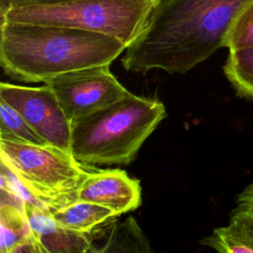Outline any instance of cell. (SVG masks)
<instances>
[{
  "mask_svg": "<svg viewBox=\"0 0 253 253\" xmlns=\"http://www.w3.org/2000/svg\"><path fill=\"white\" fill-rule=\"evenodd\" d=\"M250 0H159L138 37L126 48L123 66L145 73H186L224 47L227 32Z\"/></svg>",
  "mask_w": 253,
  "mask_h": 253,
  "instance_id": "6da1fadb",
  "label": "cell"
},
{
  "mask_svg": "<svg viewBox=\"0 0 253 253\" xmlns=\"http://www.w3.org/2000/svg\"><path fill=\"white\" fill-rule=\"evenodd\" d=\"M126 48L105 34L1 20L0 63L11 78L38 83L61 73L111 64Z\"/></svg>",
  "mask_w": 253,
  "mask_h": 253,
  "instance_id": "7a4b0ae2",
  "label": "cell"
},
{
  "mask_svg": "<svg viewBox=\"0 0 253 253\" xmlns=\"http://www.w3.org/2000/svg\"><path fill=\"white\" fill-rule=\"evenodd\" d=\"M165 116L161 102L128 92L71 123V153L83 164H128Z\"/></svg>",
  "mask_w": 253,
  "mask_h": 253,
  "instance_id": "3957f363",
  "label": "cell"
},
{
  "mask_svg": "<svg viewBox=\"0 0 253 253\" xmlns=\"http://www.w3.org/2000/svg\"><path fill=\"white\" fill-rule=\"evenodd\" d=\"M159 0H58L0 10L3 21L68 27L105 34L126 47L138 37Z\"/></svg>",
  "mask_w": 253,
  "mask_h": 253,
  "instance_id": "277c9868",
  "label": "cell"
},
{
  "mask_svg": "<svg viewBox=\"0 0 253 253\" xmlns=\"http://www.w3.org/2000/svg\"><path fill=\"white\" fill-rule=\"evenodd\" d=\"M1 163L51 211L76 200L89 173L70 152L45 144L0 138Z\"/></svg>",
  "mask_w": 253,
  "mask_h": 253,
  "instance_id": "5b68a950",
  "label": "cell"
},
{
  "mask_svg": "<svg viewBox=\"0 0 253 253\" xmlns=\"http://www.w3.org/2000/svg\"><path fill=\"white\" fill-rule=\"evenodd\" d=\"M111 64L77 69L44 83L56 95L71 123L119 100L128 91L110 71Z\"/></svg>",
  "mask_w": 253,
  "mask_h": 253,
  "instance_id": "8992f818",
  "label": "cell"
},
{
  "mask_svg": "<svg viewBox=\"0 0 253 253\" xmlns=\"http://www.w3.org/2000/svg\"><path fill=\"white\" fill-rule=\"evenodd\" d=\"M0 100L17 110L46 144L71 153V121L48 85L28 87L2 82Z\"/></svg>",
  "mask_w": 253,
  "mask_h": 253,
  "instance_id": "52a82bcc",
  "label": "cell"
},
{
  "mask_svg": "<svg viewBox=\"0 0 253 253\" xmlns=\"http://www.w3.org/2000/svg\"><path fill=\"white\" fill-rule=\"evenodd\" d=\"M76 199L109 208L120 215L138 208L141 188L138 180L124 170H99L86 175L77 189Z\"/></svg>",
  "mask_w": 253,
  "mask_h": 253,
  "instance_id": "ba28073f",
  "label": "cell"
},
{
  "mask_svg": "<svg viewBox=\"0 0 253 253\" xmlns=\"http://www.w3.org/2000/svg\"><path fill=\"white\" fill-rule=\"evenodd\" d=\"M26 214L30 227L45 253H86L92 252L89 233L78 232L59 224L51 211L28 206Z\"/></svg>",
  "mask_w": 253,
  "mask_h": 253,
  "instance_id": "9c48e42d",
  "label": "cell"
},
{
  "mask_svg": "<svg viewBox=\"0 0 253 253\" xmlns=\"http://www.w3.org/2000/svg\"><path fill=\"white\" fill-rule=\"evenodd\" d=\"M201 243L220 253H253V216L235 207L228 224L214 228Z\"/></svg>",
  "mask_w": 253,
  "mask_h": 253,
  "instance_id": "30bf717a",
  "label": "cell"
},
{
  "mask_svg": "<svg viewBox=\"0 0 253 253\" xmlns=\"http://www.w3.org/2000/svg\"><path fill=\"white\" fill-rule=\"evenodd\" d=\"M51 215L62 226L83 233H91L97 226L118 216L109 208L78 199L52 210Z\"/></svg>",
  "mask_w": 253,
  "mask_h": 253,
  "instance_id": "8fae6325",
  "label": "cell"
},
{
  "mask_svg": "<svg viewBox=\"0 0 253 253\" xmlns=\"http://www.w3.org/2000/svg\"><path fill=\"white\" fill-rule=\"evenodd\" d=\"M222 69L236 95L253 102V48L229 50Z\"/></svg>",
  "mask_w": 253,
  "mask_h": 253,
  "instance_id": "7c38bea8",
  "label": "cell"
},
{
  "mask_svg": "<svg viewBox=\"0 0 253 253\" xmlns=\"http://www.w3.org/2000/svg\"><path fill=\"white\" fill-rule=\"evenodd\" d=\"M1 253H12L13 249L33 234L24 209L12 204H0Z\"/></svg>",
  "mask_w": 253,
  "mask_h": 253,
  "instance_id": "4fadbf2b",
  "label": "cell"
},
{
  "mask_svg": "<svg viewBox=\"0 0 253 253\" xmlns=\"http://www.w3.org/2000/svg\"><path fill=\"white\" fill-rule=\"evenodd\" d=\"M107 241L101 252L131 251L149 252L151 248L142 231L132 217L114 225L107 232Z\"/></svg>",
  "mask_w": 253,
  "mask_h": 253,
  "instance_id": "5bb4252c",
  "label": "cell"
},
{
  "mask_svg": "<svg viewBox=\"0 0 253 253\" xmlns=\"http://www.w3.org/2000/svg\"><path fill=\"white\" fill-rule=\"evenodd\" d=\"M0 138L39 145L46 144L23 116L3 100H0Z\"/></svg>",
  "mask_w": 253,
  "mask_h": 253,
  "instance_id": "9a60e30c",
  "label": "cell"
},
{
  "mask_svg": "<svg viewBox=\"0 0 253 253\" xmlns=\"http://www.w3.org/2000/svg\"><path fill=\"white\" fill-rule=\"evenodd\" d=\"M224 47L228 50L253 48V0L236 15L225 37Z\"/></svg>",
  "mask_w": 253,
  "mask_h": 253,
  "instance_id": "2e32d148",
  "label": "cell"
},
{
  "mask_svg": "<svg viewBox=\"0 0 253 253\" xmlns=\"http://www.w3.org/2000/svg\"><path fill=\"white\" fill-rule=\"evenodd\" d=\"M236 207L253 216V181L236 196Z\"/></svg>",
  "mask_w": 253,
  "mask_h": 253,
  "instance_id": "e0dca14e",
  "label": "cell"
},
{
  "mask_svg": "<svg viewBox=\"0 0 253 253\" xmlns=\"http://www.w3.org/2000/svg\"><path fill=\"white\" fill-rule=\"evenodd\" d=\"M50 1H58V0H0V10L19 5H27L33 3H42V2H50Z\"/></svg>",
  "mask_w": 253,
  "mask_h": 253,
  "instance_id": "ac0fdd59",
  "label": "cell"
}]
</instances>
